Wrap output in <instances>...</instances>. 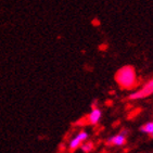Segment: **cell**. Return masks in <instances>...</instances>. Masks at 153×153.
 I'll use <instances>...</instances> for the list:
<instances>
[{"instance_id": "obj_1", "label": "cell", "mask_w": 153, "mask_h": 153, "mask_svg": "<svg viewBox=\"0 0 153 153\" xmlns=\"http://www.w3.org/2000/svg\"><path fill=\"white\" fill-rule=\"evenodd\" d=\"M115 82H117L120 88L124 90L134 89L138 85L137 73L134 66L131 65H124L115 74Z\"/></svg>"}, {"instance_id": "obj_5", "label": "cell", "mask_w": 153, "mask_h": 153, "mask_svg": "<svg viewBox=\"0 0 153 153\" xmlns=\"http://www.w3.org/2000/svg\"><path fill=\"white\" fill-rule=\"evenodd\" d=\"M127 142V136L123 135L122 133L116 134L114 136H111L108 138L106 143L109 146H114V147H123Z\"/></svg>"}, {"instance_id": "obj_4", "label": "cell", "mask_w": 153, "mask_h": 153, "mask_svg": "<svg viewBox=\"0 0 153 153\" xmlns=\"http://www.w3.org/2000/svg\"><path fill=\"white\" fill-rule=\"evenodd\" d=\"M102 117V112L97 106H92L91 111L86 116V124L87 125H97Z\"/></svg>"}, {"instance_id": "obj_8", "label": "cell", "mask_w": 153, "mask_h": 153, "mask_svg": "<svg viewBox=\"0 0 153 153\" xmlns=\"http://www.w3.org/2000/svg\"><path fill=\"white\" fill-rule=\"evenodd\" d=\"M151 137H152V138H153V135H152V136H151Z\"/></svg>"}, {"instance_id": "obj_6", "label": "cell", "mask_w": 153, "mask_h": 153, "mask_svg": "<svg viewBox=\"0 0 153 153\" xmlns=\"http://www.w3.org/2000/svg\"><path fill=\"white\" fill-rule=\"evenodd\" d=\"M140 131L143 134H147V135H153V121L148 122V123L143 124L141 127H140Z\"/></svg>"}, {"instance_id": "obj_7", "label": "cell", "mask_w": 153, "mask_h": 153, "mask_svg": "<svg viewBox=\"0 0 153 153\" xmlns=\"http://www.w3.org/2000/svg\"><path fill=\"white\" fill-rule=\"evenodd\" d=\"M94 142H92V141H89V140H87V141L84 142V143L82 144V147H80L79 149H82V152L89 153V152H91V151L94 150Z\"/></svg>"}, {"instance_id": "obj_2", "label": "cell", "mask_w": 153, "mask_h": 153, "mask_svg": "<svg viewBox=\"0 0 153 153\" xmlns=\"http://www.w3.org/2000/svg\"><path fill=\"white\" fill-rule=\"evenodd\" d=\"M153 94V78L149 79L142 85L140 89H137L135 91L128 96L129 100H141V99H146V98L150 97Z\"/></svg>"}, {"instance_id": "obj_3", "label": "cell", "mask_w": 153, "mask_h": 153, "mask_svg": "<svg viewBox=\"0 0 153 153\" xmlns=\"http://www.w3.org/2000/svg\"><path fill=\"white\" fill-rule=\"evenodd\" d=\"M88 138H89L88 131H86V130H84V129L79 130V131L70 140V142H68V150L71 151V152H73V151L77 150V149H79V148L82 147V144L88 140Z\"/></svg>"}]
</instances>
